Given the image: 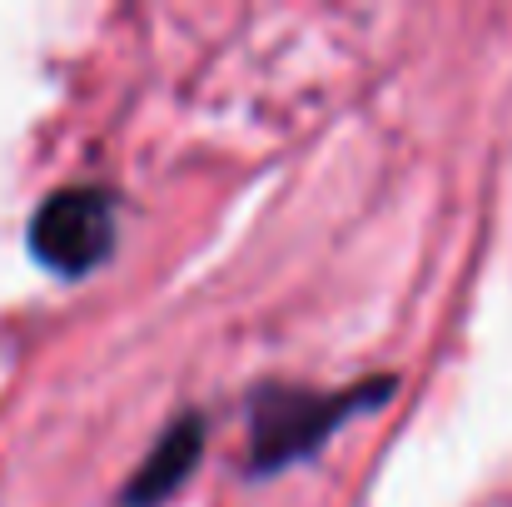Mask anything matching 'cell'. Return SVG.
Here are the masks:
<instances>
[{
  "mask_svg": "<svg viewBox=\"0 0 512 507\" xmlns=\"http://www.w3.org/2000/svg\"><path fill=\"white\" fill-rule=\"evenodd\" d=\"M398 378H363L353 388H299V383H259L249 393V478H274L304 458H314L348 418L388 403Z\"/></svg>",
  "mask_w": 512,
  "mask_h": 507,
  "instance_id": "obj_1",
  "label": "cell"
},
{
  "mask_svg": "<svg viewBox=\"0 0 512 507\" xmlns=\"http://www.w3.org/2000/svg\"><path fill=\"white\" fill-rule=\"evenodd\" d=\"M30 254L60 279H85L100 269L115 249V194L100 184H70L55 189L30 214Z\"/></svg>",
  "mask_w": 512,
  "mask_h": 507,
  "instance_id": "obj_2",
  "label": "cell"
},
{
  "mask_svg": "<svg viewBox=\"0 0 512 507\" xmlns=\"http://www.w3.org/2000/svg\"><path fill=\"white\" fill-rule=\"evenodd\" d=\"M204 438H209V423L204 413H179L170 428L155 438V448L145 453V463L130 473V483L120 488V507H160L170 503L174 493L194 478L199 458H204Z\"/></svg>",
  "mask_w": 512,
  "mask_h": 507,
  "instance_id": "obj_3",
  "label": "cell"
}]
</instances>
